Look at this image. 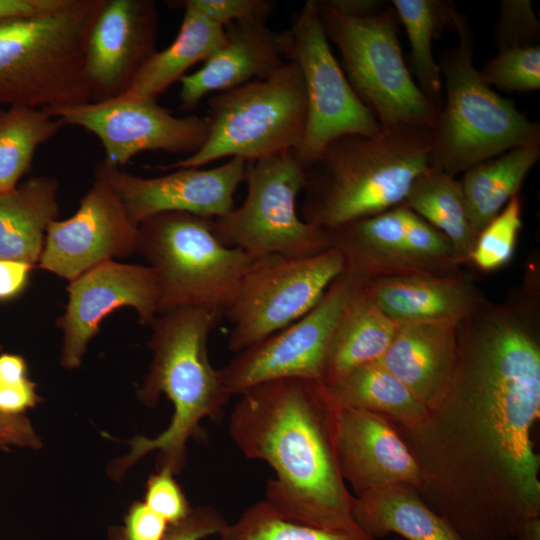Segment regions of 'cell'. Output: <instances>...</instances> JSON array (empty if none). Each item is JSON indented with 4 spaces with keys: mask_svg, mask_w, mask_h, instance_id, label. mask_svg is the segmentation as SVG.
<instances>
[{
    "mask_svg": "<svg viewBox=\"0 0 540 540\" xmlns=\"http://www.w3.org/2000/svg\"><path fill=\"white\" fill-rule=\"evenodd\" d=\"M540 342L528 302L483 301L457 325L448 390L418 425H395L424 502L463 540H513L540 515Z\"/></svg>",
    "mask_w": 540,
    "mask_h": 540,
    "instance_id": "6da1fadb",
    "label": "cell"
},
{
    "mask_svg": "<svg viewBox=\"0 0 540 540\" xmlns=\"http://www.w3.org/2000/svg\"><path fill=\"white\" fill-rule=\"evenodd\" d=\"M228 423L237 449L274 471L265 501L282 517L329 531L365 534L336 454V404L322 381L281 379L241 395Z\"/></svg>",
    "mask_w": 540,
    "mask_h": 540,
    "instance_id": "7a4b0ae2",
    "label": "cell"
},
{
    "mask_svg": "<svg viewBox=\"0 0 540 540\" xmlns=\"http://www.w3.org/2000/svg\"><path fill=\"white\" fill-rule=\"evenodd\" d=\"M223 314L205 308L182 307L161 312L149 324L152 360L138 399L154 406L164 394L173 405L169 425L156 437L135 436L128 453L110 465L120 479L147 454L156 451L158 469L179 473L186 463L187 442L200 432L205 418L217 419L231 397L208 356L211 331Z\"/></svg>",
    "mask_w": 540,
    "mask_h": 540,
    "instance_id": "3957f363",
    "label": "cell"
},
{
    "mask_svg": "<svg viewBox=\"0 0 540 540\" xmlns=\"http://www.w3.org/2000/svg\"><path fill=\"white\" fill-rule=\"evenodd\" d=\"M431 128H382L331 141L304 167L302 219L333 230L403 204L429 167Z\"/></svg>",
    "mask_w": 540,
    "mask_h": 540,
    "instance_id": "277c9868",
    "label": "cell"
},
{
    "mask_svg": "<svg viewBox=\"0 0 540 540\" xmlns=\"http://www.w3.org/2000/svg\"><path fill=\"white\" fill-rule=\"evenodd\" d=\"M104 0H63L32 16L0 21V104L40 109L90 102L84 64Z\"/></svg>",
    "mask_w": 540,
    "mask_h": 540,
    "instance_id": "5b68a950",
    "label": "cell"
},
{
    "mask_svg": "<svg viewBox=\"0 0 540 540\" xmlns=\"http://www.w3.org/2000/svg\"><path fill=\"white\" fill-rule=\"evenodd\" d=\"M458 43L438 63L444 100L431 128L429 166L450 176L519 146L540 145V125L481 78L473 61V36L459 14Z\"/></svg>",
    "mask_w": 540,
    "mask_h": 540,
    "instance_id": "8992f818",
    "label": "cell"
},
{
    "mask_svg": "<svg viewBox=\"0 0 540 540\" xmlns=\"http://www.w3.org/2000/svg\"><path fill=\"white\" fill-rule=\"evenodd\" d=\"M201 148L164 171L199 168L221 158L246 162L296 151L304 136L307 99L299 67L286 61L265 79L211 97Z\"/></svg>",
    "mask_w": 540,
    "mask_h": 540,
    "instance_id": "52a82bcc",
    "label": "cell"
},
{
    "mask_svg": "<svg viewBox=\"0 0 540 540\" xmlns=\"http://www.w3.org/2000/svg\"><path fill=\"white\" fill-rule=\"evenodd\" d=\"M138 252L156 273L158 313L182 307L223 314L252 259L224 245L213 219L184 212H164L138 225Z\"/></svg>",
    "mask_w": 540,
    "mask_h": 540,
    "instance_id": "ba28073f",
    "label": "cell"
},
{
    "mask_svg": "<svg viewBox=\"0 0 540 540\" xmlns=\"http://www.w3.org/2000/svg\"><path fill=\"white\" fill-rule=\"evenodd\" d=\"M315 1L326 37L337 47L350 85L380 126L432 128L439 112L406 66L392 5L358 18Z\"/></svg>",
    "mask_w": 540,
    "mask_h": 540,
    "instance_id": "9c48e42d",
    "label": "cell"
},
{
    "mask_svg": "<svg viewBox=\"0 0 540 540\" xmlns=\"http://www.w3.org/2000/svg\"><path fill=\"white\" fill-rule=\"evenodd\" d=\"M304 177L295 151L246 162V197L239 207L213 219L216 237L253 259L275 254L308 257L330 249L329 231L298 214Z\"/></svg>",
    "mask_w": 540,
    "mask_h": 540,
    "instance_id": "30bf717a",
    "label": "cell"
},
{
    "mask_svg": "<svg viewBox=\"0 0 540 540\" xmlns=\"http://www.w3.org/2000/svg\"><path fill=\"white\" fill-rule=\"evenodd\" d=\"M279 38L284 59L299 67L305 85L306 128L295 151L303 168L338 137L380 133L376 116L353 90L332 52L315 0L303 4Z\"/></svg>",
    "mask_w": 540,
    "mask_h": 540,
    "instance_id": "8fae6325",
    "label": "cell"
},
{
    "mask_svg": "<svg viewBox=\"0 0 540 540\" xmlns=\"http://www.w3.org/2000/svg\"><path fill=\"white\" fill-rule=\"evenodd\" d=\"M343 272L333 247L308 257L252 259L224 313L232 325L228 349L238 353L307 314Z\"/></svg>",
    "mask_w": 540,
    "mask_h": 540,
    "instance_id": "7c38bea8",
    "label": "cell"
},
{
    "mask_svg": "<svg viewBox=\"0 0 540 540\" xmlns=\"http://www.w3.org/2000/svg\"><path fill=\"white\" fill-rule=\"evenodd\" d=\"M359 282L342 273L304 316L237 353L218 369L230 396L274 380L322 381L340 314Z\"/></svg>",
    "mask_w": 540,
    "mask_h": 540,
    "instance_id": "4fadbf2b",
    "label": "cell"
},
{
    "mask_svg": "<svg viewBox=\"0 0 540 540\" xmlns=\"http://www.w3.org/2000/svg\"><path fill=\"white\" fill-rule=\"evenodd\" d=\"M44 110L64 125L96 135L104 147V161L119 168L142 151L191 155L201 148L208 130L206 117L174 116L156 100L118 96Z\"/></svg>",
    "mask_w": 540,
    "mask_h": 540,
    "instance_id": "5bb4252c",
    "label": "cell"
},
{
    "mask_svg": "<svg viewBox=\"0 0 540 540\" xmlns=\"http://www.w3.org/2000/svg\"><path fill=\"white\" fill-rule=\"evenodd\" d=\"M137 242L138 226L112 187L95 175L77 211L49 224L38 264L70 282L101 263L131 255Z\"/></svg>",
    "mask_w": 540,
    "mask_h": 540,
    "instance_id": "9a60e30c",
    "label": "cell"
},
{
    "mask_svg": "<svg viewBox=\"0 0 540 540\" xmlns=\"http://www.w3.org/2000/svg\"><path fill=\"white\" fill-rule=\"evenodd\" d=\"M67 292L65 312L57 321L63 331L60 363L66 369L80 366L88 343L113 311L132 307L143 324L159 311V282L148 265L109 260L70 281Z\"/></svg>",
    "mask_w": 540,
    "mask_h": 540,
    "instance_id": "2e32d148",
    "label": "cell"
},
{
    "mask_svg": "<svg viewBox=\"0 0 540 540\" xmlns=\"http://www.w3.org/2000/svg\"><path fill=\"white\" fill-rule=\"evenodd\" d=\"M246 161L229 158L209 169L179 168L159 177L132 175L104 160L95 175L105 180L121 199L128 217L139 225L164 212H184L216 219L234 208V194L244 181Z\"/></svg>",
    "mask_w": 540,
    "mask_h": 540,
    "instance_id": "e0dca14e",
    "label": "cell"
},
{
    "mask_svg": "<svg viewBox=\"0 0 540 540\" xmlns=\"http://www.w3.org/2000/svg\"><path fill=\"white\" fill-rule=\"evenodd\" d=\"M157 5L151 0H104L90 30L85 78L90 102L121 95L156 52Z\"/></svg>",
    "mask_w": 540,
    "mask_h": 540,
    "instance_id": "ac0fdd59",
    "label": "cell"
},
{
    "mask_svg": "<svg viewBox=\"0 0 540 540\" xmlns=\"http://www.w3.org/2000/svg\"><path fill=\"white\" fill-rule=\"evenodd\" d=\"M334 440L342 477L355 497L396 484L419 488V467L383 415L336 405Z\"/></svg>",
    "mask_w": 540,
    "mask_h": 540,
    "instance_id": "d6986e66",
    "label": "cell"
},
{
    "mask_svg": "<svg viewBox=\"0 0 540 540\" xmlns=\"http://www.w3.org/2000/svg\"><path fill=\"white\" fill-rule=\"evenodd\" d=\"M224 29L225 42L200 69L179 81V97L185 109H192L212 92L265 79L286 62L279 32L270 30L266 20L236 22Z\"/></svg>",
    "mask_w": 540,
    "mask_h": 540,
    "instance_id": "ffe728a7",
    "label": "cell"
},
{
    "mask_svg": "<svg viewBox=\"0 0 540 540\" xmlns=\"http://www.w3.org/2000/svg\"><path fill=\"white\" fill-rule=\"evenodd\" d=\"M379 309L397 324L459 323L482 301L470 279L460 273L409 274L361 284Z\"/></svg>",
    "mask_w": 540,
    "mask_h": 540,
    "instance_id": "44dd1931",
    "label": "cell"
},
{
    "mask_svg": "<svg viewBox=\"0 0 540 540\" xmlns=\"http://www.w3.org/2000/svg\"><path fill=\"white\" fill-rule=\"evenodd\" d=\"M457 325L448 322L400 324L378 361L428 410L435 408L448 390L456 359Z\"/></svg>",
    "mask_w": 540,
    "mask_h": 540,
    "instance_id": "7402d4cb",
    "label": "cell"
},
{
    "mask_svg": "<svg viewBox=\"0 0 540 540\" xmlns=\"http://www.w3.org/2000/svg\"><path fill=\"white\" fill-rule=\"evenodd\" d=\"M410 212L401 204L328 230L331 247L342 256L344 273L360 284L390 276L422 274L408 244Z\"/></svg>",
    "mask_w": 540,
    "mask_h": 540,
    "instance_id": "603a6c76",
    "label": "cell"
},
{
    "mask_svg": "<svg viewBox=\"0 0 540 540\" xmlns=\"http://www.w3.org/2000/svg\"><path fill=\"white\" fill-rule=\"evenodd\" d=\"M58 189L56 179L35 176L0 193V259L39 262L46 230L59 215Z\"/></svg>",
    "mask_w": 540,
    "mask_h": 540,
    "instance_id": "cb8c5ba5",
    "label": "cell"
},
{
    "mask_svg": "<svg viewBox=\"0 0 540 540\" xmlns=\"http://www.w3.org/2000/svg\"><path fill=\"white\" fill-rule=\"evenodd\" d=\"M352 513L359 528L374 540L390 533L407 540H463L408 484L354 496Z\"/></svg>",
    "mask_w": 540,
    "mask_h": 540,
    "instance_id": "d4e9b609",
    "label": "cell"
},
{
    "mask_svg": "<svg viewBox=\"0 0 540 540\" xmlns=\"http://www.w3.org/2000/svg\"><path fill=\"white\" fill-rule=\"evenodd\" d=\"M398 327L358 283L336 324L323 383L330 385L360 366L379 361Z\"/></svg>",
    "mask_w": 540,
    "mask_h": 540,
    "instance_id": "484cf974",
    "label": "cell"
},
{
    "mask_svg": "<svg viewBox=\"0 0 540 540\" xmlns=\"http://www.w3.org/2000/svg\"><path fill=\"white\" fill-rule=\"evenodd\" d=\"M178 34L165 49L154 52L138 69L121 97L156 100L180 81L193 65L207 60L224 42V27L200 13L183 9Z\"/></svg>",
    "mask_w": 540,
    "mask_h": 540,
    "instance_id": "4316f807",
    "label": "cell"
},
{
    "mask_svg": "<svg viewBox=\"0 0 540 540\" xmlns=\"http://www.w3.org/2000/svg\"><path fill=\"white\" fill-rule=\"evenodd\" d=\"M540 158V145L519 146L480 162L460 181L467 214L477 235L495 218Z\"/></svg>",
    "mask_w": 540,
    "mask_h": 540,
    "instance_id": "83f0119b",
    "label": "cell"
},
{
    "mask_svg": "<svg viewBox=\"0 0 540 540\" xmlns=\"http://www.w3.org/2000/svg\"><path fill=\"white\" fill-rule=\"evenodd\" d=\"M325 386L337 406L375 412L405 428L418 425L429 412L408 387L378 361L360 366Z\"/></svg>",
    "mask_w": 540,
    "mask_h": 540,
    "instance_id": "f1b7e54d",
    "label": "cell"
},
{
    "mask_svg": "<svg viewBox=\"0 0 540 540\" xmlns=\"http://www.w3.org/2000/svg\"><path fill=\"white\" fill-rule=\"evenodd\" d=\"M403 204L448 238L460 265L468 262L478 235L460 181L429 166L414 179Z\"/></svg>",
    "mask_w": 540,
    "mask_h": 540,
    "instance_id": "f546056e",
    "label": "cell"
},
{
    "mask_svg": "<svg viewBox=\"0 0 540 540\" xmlns=\"http://www.w3.org/2000/svg\"><path fill=\"white\" fill-rule=\"evenodd\" d=\"M410 44V67L416 84L439 112L444 100L442 74L433 56V41L443 29L454 27L459 15L450 1L392 0Z\"/></svg>",
    "mask_w": 540,
    "mask_h": 540,
    "instance_id": "4dcf8cb0",
    "label": "cell"
},
{
    "mask_svg": "<svg viewBox=\"0 0 540 540\" xmlns=\"http://www.w3.org/2000/svg\"><path fill=\"white\" fill-rule=\"evenodd\" d=\"M40 108L7 106L0 110V193L15 188L29 171L37 148L63 127Z\"/></svg>",
    "mask_w": 540,
    "mask_h": 540,
    "instance_id": "1f68e13d",
    "label": "cell"
},
{
    "mask_svg": "<svg viewBox=\"0 0 540 540\" xmlns=\"http://www.w3.org/2000/svg\"><path fill=\"white\" fill-rule=\"evenodd\" d=\"M219 536L221 540H374L366 534L329 531L291 521L265 500L253 503Z\"/></svg>",
    "mask_w": 540,
    "mask_h": 540,
    "instance_id": "d6a6232c",
    "label": "cell"
},
{
    "mask_svg": "<svg viewBox=\"0 0 540 540\" xmlns=\"http://www.w3.org/2000/svg\"><path fill=\"white\" fill-rule=\"evenodd\" d=\"M521 228L522 204L517 194L479 233L468 261L484 272L504 267L514 256Z\"/></svg>",
    "mask_w": 540,
    "mask_h": 540,
    "instance_id": "836d02e7",
    "label": "cell"
},
{
    "mask_svg": "<svg viewBox=\"0 0 540 540\" xmlns=\"http://www.w3.org/2000/svg\"><path fill=\"white\" fill-rule=\"evenodd\" d=\"M489 86L506 92L527 93L540 88L539 44L500 50L479 70Z\"/></svg>",
    "mask_w": 540,
    "mask_h": 540,
    "instance_id": "e575fe53",
    "label": "cell"
},
{
    "mask_svg": "<svg viewBox=\"0 0 540 540\" xmlns=\"http://www.w3.org/2000/svg\"><path fill=\"white\" fill-rule=\"evenodd\" d=\"M540 22L529 0H502L495 29V43L500 50L538 44Z\"/></svg>",
    "mask_w": 540,
    "mask_h": 540,
    "instance_id": "d590c367",
    "label": "cell"
},
{
    "mask_svg": "<svg viewBox=\"0 0 540 540\" xmlns=\"http://www.w3.org/2000/svg\"><path fill=\"white\" fill-rule=\"evenodd\" d=\"M167 3L172 7L194 10L222 27L248 20L267 21L277 5L270 0H180Z\"/></svg>",
    "mask_w": 540,
    "mask_h": 540,
    "instance_id": "8d00e7d4",
    "label": "cell"
},
{
    "mask_svg": "<svg viewBox=\"0 0 540 540\" xmlns=\"http://www.w3.org/2000/svg\"><path fill=\"white\" fill-rule=\"evenodd\" d=\"M174 473L161 468L147 481L144 503L169 525L185 519L191 507L174 478Z\"/></svg>",
    "mask_w": 540,
    "mask_h": 540,
    "instance_id": "74e56055",
    "label": "cell"
},
{
    "mask_svg": "<svg viewBox=\"0 0 540 540\" xmlns=\"http://www.w3.org/2000/svg\"><path fill=\"white\" fill-rule=\"evenodd\" d=\"M169 524L144 502L134 503L126 514L124 526L110 531L111 540H163Z\"/></svg>",
    "mask_w": 540,
    "mask_h": 540,
    "instance_id": "f35d334b",
    "label": "cell"
},
{
    "mask_svg": "<svg viewBox=\"0 0 540 540\" xmlns=\"http://www.w3.org/2000/svg\"><path fill=\"white\" fill-rule=\"evenodd\" d=\"M228 522L223 514L210 506L192 508L182 521L169 525L163 540H203L219 535Z\"/></svg>",
    "mask_w": 540,
    "mask_h": 540,
    "instance_id": "ab89813d",
    "label": "cell"
},
{
    "mask_svg": "<svg viewBox=\"0 0 540 540\" xmlns=\"http://www.w3.org/2000/svg\"><path fill=\"white\" fill-rule=\"evenodd\" d=\"M39 449L42 441L31 421L24 415H8L0 412V449Z\"/></svg>",
    "mask_w": 540,
    "mask_h": 540,
    "instance_id": "60d3db41",
    "label": "cell"
},
{
    "mask_svg": "<svg viewBox=\"0 0 540 540\" xmlns=\"http://www.w3.org/2000/svg\"><path fill=\"white\" fill-rule=\"evenodd\" d=\"M42 398L38 395L36 384L29 378L13 384H0V412L8 415H21L35 407Z\"/></svg>",
    "mask_w": 540,
    "mask_h": 540,
    "instance_id": "b9f144b4",
    "label": "cell"
},
{
    "mask_svg": "<svg viewBox=\"0 0 540 540\" xmlns=\"http://www.w3.org/2000/svg\"><path fill=\"white\" fill-rule=\"evenodd\" d=\"M33 267L21 261L0 259V301L11 300L23 291Z\"/></svg>",
    "mask_w": 540,
    "mask_h": 540,
    "instance_id": "7bdbcfd3",
    "label": "cell"
},
{
    "mask_svg": "<svg viewBox=\"0 0 540 540\" xmlns=\"http://www.w3.org/2000/svg\"><path fill=\"white\" fill-rule=\"evenodd\" d=\"M63 0H0V21L50 11Z\"/></svg>",
    "mask_w": 540,
    "mask_h": 540,
    "instance_id": "ee69618b",
    "label": "cell"
},
{
    "mask_svg": "<svg viewBox=\"0 0 540 540\" xmlns=\"http://www.w3.org/2000/svg\"><path fill=\"white\" fill-rule=\"evenodd\" d=\"M328 8L351 17H369L383 11L389 4L381 0H322Z\"/></svg>",
    "mask_w": 540,
    "mask_h": 540,
    "instance_id": "f6af8a7d",
    "label": "cell"
},
{
    "mask_svg": "<svg viewBox=\"0 0 540 540\" xmlns=\"http://www.w3.org/2000/svg\"><path fill=\"white\" fill-rule=\"evenodd\" d=\"M27 377V364L17 354L0 353V384H13Z\"/></svg>",
    "mask_w": 540,
    "mask_h": 540,
    "instance_id": "bcb514c9",
    "label": "cell"
},
{
    "mask_svg": "<svg viewBox=\"0 0 540 540\" xmlns=\"http://www.w3.org/2000/svg\"><path fill=\"white\" fill-rule=\"evenodd\" d=\"M513 540H540V518L526 521Z\"/></svg>",
    "mask_w": 540,
    "mask_h": 540,
    "instance_id": "7dc6e473",
    "label": "cell"
},
{
    "mask_svg": "<svg viewBox=\"0 0 540 540\" xmlns=\"http://www.w3.org/2000/svg\"><path fill=\"white\" fill-rule=\"evenodd\" d=\"M1 350H2V347H1V345H0V353H1Z\"/></svg>",
    "mask_w": 540,
    "mask_h": 540,
    "instance_id": "c3c4849f",
    "label": "cell"
},
{
    "mask_svg": "<svg viewBox=\"0 0 540 540\" xmlns=\"http://www.w3.org/2000/svg\"><path fill=\"white\" fill-rule=\"evenodd\" d=\"M393 540H399V539H393Z\"/></svg>",
    "mask_w": 540,
    "mask_h": 540,
    "instance_id": "681fc988",
    "label": "cell"
}]
</instances>
